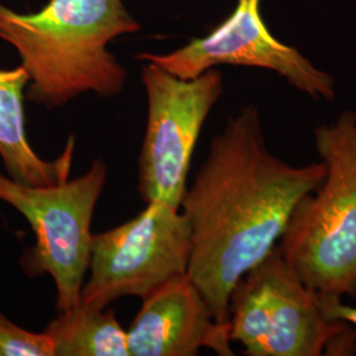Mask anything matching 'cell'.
<instances>
[{"mask_svg":"<svg viewBox=\"0 0 356 356\" xmlns=\"http://www.w3.org/2000/svg\"><path fill=\"white\" fill-rule=\"evenodd\" d=\"M325 175L321 160L293 165L272 152L254 104L213 136L181 207L191 227L188 275L218 322H229L235 284L277 245L296 204Z\"/></svg>","mask_w":356,"mask_h":356,"instance_id":"1","label":"cell"},{"mask_svg":"<svg viewBox=\"0 0 356 356\" xmlns=\"http://www.w3.org/2000/svg\"><path fill=\"white\" fill-rule=\"evenodd\" d=\"M140 28L123 0H49L33 13L0 3V40L20 56L26 98L49 110L86 92L119 95L127 70L107 45Z\"/></svg>","mask_w":356,"mask_h":356,"instance_id":"2","label":"cell"},{"mask_svg":"<svg viewBox=\"0 0 356 356\" xmlns=\"http://www.w3.org/2000/svg\"><path fill=\"white\" fill-rule=\"evenodd\" d=\"M314 145L326 175L296 204L277 248L318 298H356V111L316 128Z\"/></svg>","mask_w":356,"mask_h":356,"instance_id":"3","label":"cell"},{"mask_svg":"<svg viewBox=\"0 0 356 356\" xmlns=\"http://www.w3.org/2000/svg\"><path fill=\"white\" fill-rule=\"evenodd\" d=\"M229 338L248 356H344L356 353V329L327 318L277 245L235 284Z\"/></svg>","mask_w":356,"mask_h":356,"instance_id":"4","label":"cell"},{"mask_svg":"<svg viewBox=\"0 0 356 356\" xmlns=\"http://www.w3.org/2000/svg\"><path fill=\"white\" fill-rule=\"evenodd\" d=\"M106 181L107 165L101 159L85 175L57 185H28L0 173V201L26 218L36 238L23 257V267L31 276L51 275L57 312L81 304L89 270L91 222Z\"/></svg>","mask_w":356,"mask_h":356,"instance_id":"5","label":"cell"},{"mask_svg":"<svg viewBox=\"0 0 356 356\" xmlns=\"http://www.w3.org/2000/svg\"><path fill=\"white\" fill-rule=\"evenodd\" d=\"M191 254L188 216L165 202H148L126 223L92 234L81 304L104 309L123 297L143 300L169 279L188 273Z\"/></svg>","mask_w":356,"mask_h":356,"instance_id":"6","label":"cell"},{"mask_svg":"<svg viewBox=\"0 0 356 356\" xmlns=\"http://www.w3.org/2000/svg\"><path fill=\"white\" fill-rule=\"evenodd\" d=\"M148 118L139 157V193L145 204L181 209L191 156L204 122L223 94V74L214 67L193 79L143 61Z\"/></svg>","mask_w":356,"mask_h":356,"instance_id":"7","label":"cell"},{"mask_svg":"<svg viewBox=\"0 0 356 356\" xmlns=\"http://www.w3.org/2000/svg\"><path fill=\"white\" fill-rule=\"evenodd\" d=\"M260 1L238 0L229 17L204 38H193L166 54L139 53L136 60L159 65L182 79H193L220 65L266 69L314 101H335L334 76L273 36L263 20Z\"/></svg>","mask_w":356,"mask_h":356,"instance_id":"8","label":"cell"},{"mask_svg":"<svg viewBox=\"0 0 356 356\" xmlns=\"http://www.w3.org/2000/svg\"><path fill=\"white\" fill-rule=\"evenodd\" d=\"M129 356H194L202 348L232 356L229 322H218L188 273L143 298L127 330Z\"/></svg>","mask_w":356,"mask_h":356,"instance_id":"9","label":"cell"},{"mask_svg":"<svg viewBox=\"0 0 356 356\" xmlns=\"http://www.w3.org/2000/svg\"><path fill=\"white\" fill-rule=\"evenodd\" d=\"M28 76L20 65L0 69V159L6 175L28 185H57L70 178L76 140L72 135L56 160H44L26 136L24 98Z\"/></svg>","mask_w":356,"mask_h":356,"instance_id":"10","label":"cell"},{"mask_svg":"<svg viewBox=\"0 0 356 356\" xmlns=\"http://www.w3.org/2000/svg\"><path fill=\"white\" fill-rule=\"evenodd\" d=\"M45 332L56 356H129L127 330L111 309L79 305L58 312Z\"/></svg>","mask_w":356,"mask_h":356,"instance_id":"11","label":"cell"},{"mask_svg":"<svg viewBox=\"0 0 356 356\" xmlns=\"http://www.w3.org/2000/svg\"><path fill=\"white\" fill-rule=\"evenodd\" d=\"M0 356H56L51 337L26 330L0 313Z\"/></svg>","mask_w":356,"mask_h":356,"instance_id":"12","label":"cell"},{"mask_svg":"<svg viewBox=\"0 0 356 356\" xmlns=\"http://www.w3.org/2000/svg\"><path fill=\"white\" fill-rule=\"evenodd\" d=\"M317 300L327 318L343 321L356 329V306L347 305L342 300Z\"/></svg>","mask_w":356,"mask_h":356,"instance_id":"13","label":"cell"}]
</instances>
